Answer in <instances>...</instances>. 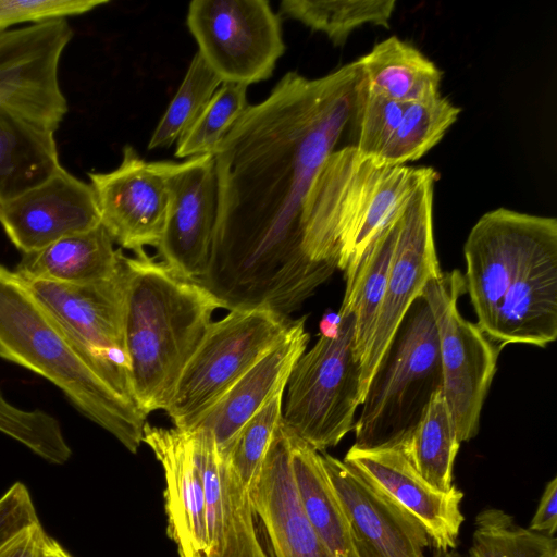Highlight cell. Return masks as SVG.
<instances>
[{
  "label": "cell",
  "mask_w": 557,
  "mask_h": 557,
  "mask_svg": "<svg viewBox=\"0 0 557 557\" xmlns=\"http://www.w3.org/2000/svg\"><path fill=\"white\" fill-rule=\"evenodd\" d=\"M358 61L322 77L286 73L212 151L216 218L197 281L224 309L289 318L336 268L309 259L302 213L311 185L355 116Z\"/></svg>",
  "instance_id": "obj_1"
},
{
  "label": "cell",
  "mask_w": 557,
  "mask_h": 557,
  "mask_svg": "<svg viewBox=\"0 0 557 557\" xmlns=\"http://www.w3.org/2000/svg\"><path fill=\"white\" fill-rule=\"evenodd\" d=\"M125 344L134 404L147 416L169 405L186 363L222 304L145 250L123 258Z\"/></svg>",
  "instance_id": "obj_2"
},
{
  "label": "cell",
  "mask_w": 557,
  "mask_h": 557,
  "mask_svg": "<svg viewBox=\"0 0 557 557\" xmlns=\"http://www.w3.org/2000/svg\"><path fill=\"white\" fill-rule=\"evenodd\" d=\"M0 358L51 382L82 414L137 453L146 416L90 368L25 281L1 263Z\"/></svg>",
  "instance_id": "obj_3"
},
{
  "label": "cell",
  "mask_w": 557,
  "mask_h": 557,
  "mask_svg": "<svg viewBox=\"0 0 557 557\" xmlns=\"http://www.w3.org/2000/svg\"><path fill=\"white\" fill-rule=\"evenodd\" d=\"M434 169L383 165L355 146L333 151L314 178L302 213L310 260L345 270Z\"/></svg>",
  "instance_id": "obj_4"
},
{
  "label": "cell",
  "mask_w": 557,
  "mask_h": 557,
  "mask_svg": "<svg viewBox=\"0 0 557 557\" xmlns=\"http://www.w3.org/2000/svg\"><path fill=\"white\" fill-rule=\"evenodd\" d=\"M434 319L423 296L410 306L382 359L355 420V445L375 447L406 437L442 388Z\"/></svg>",
  "instance_id": "obj_5"
},
{
  "label": "cell",
  "mask_w": 557,
  "mask_h": 557,
  "mask_svg": "<svg viewBox=\"0 0 557 557\" xmlns=\"http://www.w3.org/2000/svg\"><path fill=\"white\" fill-rule=\"evenodd\" d=\"M337 314L336 332L321 335L294 364L283 399V425L319 453L336 446L352 431L361 406L354 315Z\"/></svg>",
  "instance_id": "obj_6"
},
{
  "label": "cell",
  "mask_w": 557,
  "mask_h": 557,
  "mask_svg": "<svg viewBox=\"0 0 557 557\" xmlns=\"http://www.w3.org/2000/svg\"><path fill=\"white\" fill-rule=\"evenodd\" d=\"M292 321L264 308L234 309L212 321L165 408L174 428L189 431L284 336Z\"/></svg>",
  "instance_id": "obj_7"
},
{
  "label": "cell",
  "mask_w": 557,
  "mask_h": 557,
  "mask_svg": "<svg viewBox=\"0 0 557 557\" xmlns=\"http://www.w3.org/2000/svg\"><path fill=\"white\" fill-rule=\"evenodd\" d=\"M122 256L110 277L85 283L25 282L74 342L90 368L133 400L125 344V272ZM24 281V280H23Z\"/></svg>",
  "instance_id": "obj_8"
},
{
  "label": "cell",
  "mask_w": 557,
  "mask_h": 557,
  "mask_svg": "<svg viewBox=\"0 0 557 557\" xmlns=\"http://www.w3.org/2000/svg\"><path fill=\"white\" fill-rule=\"evenodd\" d=\"M465 292L463 275L454 270L432 278L422 294L437 332L442 392L461 443L479 432L499 351L475 323L460 314L457 302Z\"/></svg>",
  "instance_id": "obj_9"
},
{
  "label": "cell",
  "mask_w": 557,
  "mask_h": 557,
  "mask_svg": "<svg viewBox=\"0 0 557 557\" xmlns=\"http://www.w3.org/2000/svg\"><path fill=\"white\" fill-rule=\"evenodd\" d=\"M187 26L222 82L268 79L285 51L278 16L264 0L191 1Z\"/></svg>",
  "instance_id": "obj_10"
},
{
  "label": "cell",
  "mask_w": 557,
  "mask_h": 557,
  "mask_svg": "<svg viewBox=\"0 0 557 557\" xmlns=\"http://www.w3.org/2000/svg\"><path fill=\"white\" fill-rule=\"evenodd\" d=\"M438 173L422 181L398 211V232L372 338L360 366V403L413 301L441 274L433 232V197Z\"/></svg>",
  "instance_id": "obj_11"
},
{
  "label": "cell",
  "mask_w": 557,
  "mask_h": 557,
  "mask_svg": "<svg viewBox=\"0 0 557 557\" xmlns=\"http://www.w3.org/2000/svg\"><path fill=\"white\" fill-rule=\"evenodd\" d=\"M72 36L66 20L0 32V112L59 128L67 112L59 65Z\"/></svg>",
  "instance_id": "obj_12"
},
{
  "label": "cell",
  "mask_w": 557,
  "mask_h": 557,
  "mask_svg": "<svg viewBox=\"0 0 557 557\" xmlns=\"http://www.w3.org/2000/svg\"><path fill=\"white\" fill-rule=\"evenodd\" d=\"M178 162H148L129 145L120 165L88 173L100 223L114 243L140 252L158 247L170 205V177Z\"/></svg>",
  "instance_id": "obj_13"
},
{
  "label": "cell",
  "mask_w": 557,
  "mask_h": 557,
  "mask_svg": "<svg viewBox=\"0 0 557 557\" xmlns=\"http://www.w3.org/2000/svg\"><path fill=\"white\" fill-rule=\"evenodd\" d=\"M555 225V218L498 208L483 214L471 228L463 246V280L476 315L475 324L486 336L520 264Z\"/></svg>",
  "instance_id": "obj_14"
},
{
  "label": "cell",
  "mask_w": 557,
  "mask_h": 557,
  "mask_svg": "<svg viewBox=\"0 0 557 557\" xmlns=\"http://www.w3.org/2000/svg\"><path fill=\"white\" fill-rule=\"evenodd\" d=\"M343 461L412 516L435 548H456L465 521L460 508L463 493L456 486L443 492L423 479L401 441L375 447L354 444Z\"/></svg>",
  "instance_id": "obj_15"
},
{
  "label": "cell",
  "mask_w": 557,
  "mask_h": 557,
  "mask_svg": "<svg viewBox=\"0 0 557 557\" xmlns=\"http://www.w3.org/2000/svg\"><path fill=\"white\" fill-rule=\"evenodd\" d=\"M218 206L212 153L178 163L170 177V205L157 247L161 262L174 274L197 282L206 272Z\"/></svg>",
  "instance_id": "obj_16"
},
{
  "label": "cell",
  "mask_w": 557,
  "mask_h": 557,
  "mask_svg": "<svg viewBox=\"0 0 557 557\" xmlns=\"http://www.w3.org/2000/svg\"><path fill=\"white\" fill-rule=\"evenodd\" d=\"M348 520L357 557H426L422 525L343 460L320 453Z\"/></svg>",
  "instance_id": "obj_17"
},
{
  "label": "cell",
  "mask_w": 557,
  "mask_h": 557,
  "mask_svg": "<svg viewBox=\"0 0 557 557\" xmlns=\"http://www.w3.org/2000/svg\"><path fill=\"white\" fill-rule=\"evenodd\" d=\"M0 224L13 245L27 253L101 223L90 184L61 166L40 184L1 203Z\"/></svg>",
  "instance_id": "obj_18"
},
{
  "label": "cell",
  "mask_w": 557,
  "mask_h": 557,
  "mask_svg": "<svg viewBox=\"0 0 557 557\" xmlns=\"http://www.w3.org/2000/svg\"><path fill=\"white\" fill-rule=\"evenodd\" d=\"M488 338L545 347L557 337V225L520 264L497 308Z\"/></svg>",
  "instance_id": "obj_19"
},
{
  "label": "cell",
  "mask_w": 557,
  "mask_h": 557,
  "mask_svg": "<svg viewBox=\"0 0 557 557\" xmlns=\"http://www.w3.org/2000/svg\"><path fill=\"white\" fill-rule=\"evenodd\" d=\"M248 493L272 557H332L300 506L290 465V434L282 422Z\"/></svg>",
  "instance_id": "obj_20"
},
{
  "label": "cell",
  "mask_w": 557,
  "mask_h": 557,
  "mask_svg": "<svg viewBox=\"0 0 557 557\" xmlns=\"http://www.w3.org/2000/svg\"><path fill=\"white\" fill-rule=\"evenodd\" d=\"M189 433L206 491L208 557H272L248 490L219 454L212 434Z\"/></svg>",
  "instance_id": "obj_21"
},
{
  "label": "cell",
  "mask_w": 557,
  "mask_h": 557,
  "mask_svg": "<svg viewBox=\"0 0 557 557\" xmlns=\"http://www.w3.org/2000/svg\"><path fill=\"white\" fill-rule=\"evenodd\" d=\"M143 443L163 469L166 531L178 556L208 557L207 498L190 433L146 422Z\"/></svg>",
  "instance_id": "obj_22"
},
{
  "label": "cell",
  "mask_w": 557,
  "mask_h": 557,
  "mask_svg": "<svg viewBox=\"0 0 557 557\" xmlns=\"http://www.w3.org/2000/svg\"><path fill=\"white\" fill-rule=\"evenodd\" d=\"M305 325L306 317L293 320L284 336L202 413L189 431H209L216 448H225L252 416L274 395L285 391L292 369L310 339Z\"/></svg>",
  "instance_id": "obj_23"
},
{
  "label": "cell",
  "mask_w": 557,
  "mask_h": 557,
  "mask_svg": "<svg viewBox=\"0 0 557 557\" xmlns=\"http://www.w3.org/2000/svg\"><path fill=\"white\" fill-rule=\"evenodd\" d=\"M104 227L63 237L39 250L22 253L14 271L25 282L85 284L112 276L123 252Z\"/></svg>",
  "instance_id": "obj_24"
},
{
  "label": "cell",
  "mask_w": 557,
  "mask_h": 557,
  "mask_svg": "<svg viewBox=\"0 0 557 557\" xmlns=\"http://www.w3.org/2000/svg\"><path fill=\"white\" fill-rule=\"evenodd\" d=\"M289 434L295 487L308 522L332 557H357L348 520L321 454Z\"/></svg>",
  "instance_id": "obj_25"
},
{
  "label": "cell",
  "mask_w": 557,
  "mask_h": 557,
  "mask_svg": "<svg viewBox=\"0 0 557 557\" xmlns=\"http://www.w3.org/2000/svg\"><path fill=\"white\" fill-rule=\"evenodd\" d=\"M398 211L375 235L358 261L344 270L346 287L339 311L354 315V350L359 366L368 351L384 296L397 238Z\"/></svg>",
  "instance_id": "obj_26"
},
{
  "label": "cell",
  "mask_w": 557,
  "mask_h": 557,
  "mask_svg": "<svg viewBox=\"0 0 557 557\" xmlns=\"http://www.w3.org/2000/svg\"><path fill=\"white\" fill-rule=\"evenodd\" d=\"M357 61L362 85L370 94L400 103L440 95L442 72L418 49L395 36Z\"/></svg>",
  "instance_id": "obj_27"
},
{
  "label": "cell",
  "mask_w": 557,
  "mask_h": 557,
  "mask_svg": "<svg viewBox=\"0 0 557 557\" xmlns=\"http://www.w3.org/2000/svg\"><path fill=\"white\" fill-rule=\"evenodd\" d=\"M60 168L52 131L0 112V206Z\"/></svg>",
  "instance_id": "obj_28"
},
{
  "label": "cell",
  "mask_w": 557,
  "mask_h": 557,
  "mask_svg": "<svg viewBox=\"0 0 557 557\" xmlns=\"http://www.w3.org/2000/svg\"><path fill=\"white\" fill-rule=\"evenodd\" d=\"M401 442L423 479L443 492L455 486L454 465L461 442L442 388L432 395L419 422Z\"/></svg>",
  "instance_id": "obj_29"
},
{
  "label": "cell",
  "mask_w": 557,
  "mask_h": 557,
  "mask_svg": "<svg viewBox=\"0 0 557 557\" xmlns=\"http://www.w3.org/2000/svg\"><path fill=\"white\" fill-rule=\"evenodd\" d=\"M460 109L441 95L407 103L393 136L374 160L383 165H405L432 149L456 122Z\"/></svg>",
  "instance_id": "obj_30"
},
{
  "label": "cell",
  "mask_w": 557,
  "mask_h": 557,
  "mask_svg": "<svg viewBox=\"0 0 557 557\" xmlns=\"http://www.w3.org/2000/svg\"><path fill=\"white\" fill-rule=\"evenodd\" d=\"M395 4L394 0H284L280 14L342 45L354 29L364 24L387 27Z\"/></svg>",
  "instance_id": "obj_31"
},
{
  "label": "cell",
  "mask_w": 557,
  "mask_h": 557,
  "mask_svg": "<svg viewBox=\"0 0 557 557\" xmlns=\"http://www.w3.org/2000/svg\"><path fill=\"white\" fill-rule=\"evenodd\" d=\"M469 557H557V540L519 525L502 509L487 508L475 517Z\"/></svg>",
  "instance_id": "obj_32"
},
{
  "label": "cell",
  "mask_w": 557,
  "mask_h": 557,
  "mask_svg": "<svg viewBox=\"0 0 557 557\" xmlns=\"http://www.w3.org/2000/svg\"><path fill=\"white\" fill-rule=\"evenodd\" d=\"M222 79L197 52L174 98L148 144V149L165 148L178 141L195 123L222 85Z\"/></svg>",
  "instance_id": "obj_33"
},
{
  "label": "cell",
  "mask_w": 557,
  "mask_h": 557,
  "mask_svg": "<svg viewBox=\"0 0 557 557\" xmlns=\"http://www.w3.org/2000/svg\"><path fill=\"white\" fill-rule=\"evenodd\" d=\"M284 392L274 395L252 416L225 448H216L247 490L257 481L275 430L282 422Z\"/></svg>",
  "instance_id": "obj_34"
},
{
  "label": "cell",
  "mask_w": 557,
  "mask_h": 557,
  "mask_svg": "<svg viewBox=\"0 0 557 557\" xmlns=\"http://www.w3.org/2000/svg\"><path fill=\"white\" fill-rule=\"evenodd\" d=\"M247 87L223 82L195 123L177 141L175 157L189 159L212 153L228 127L248 107Z\"/></svg>",
  "instance_id": "obj_35"
},
{
  "label": "cell",
  "mask_w": 557,
  "mask_h": 557,
  "mask_svg": "<svg viewBox=\"0 0 557 557\" xmlns=\"http://www.w3.org/2000/svg\"><path fill=\"white\" fill-rule=\"evenodd\" d=\"M407 103L370 94L360 81L355 117L358 138L355 148L360 157L375 160L396 131Z\"/></svg>",
  "instance_id": "obj_36"
},
{
  "label": "cell",
  "mask_w": 557,
  "mask_h": 557,
  "mask_svg": "<svg viewBox=\"0 0 557 557\" xmlns=\"http://www.w3.org/2000/svg\"><path fill=\"white\" fill-rule=\"evenodd\" d=\"M106 3L107 0H0V32L26 22L66 20Z\"/></svg>",
  "instance_id": "obj_37"
},
{
  "label": "cell",
  "mask_w": 557,
  "mask_h": 557,
  "mask_svg": "<svg viewBox=\"0 0 557 557\" xmlns=\"http://www.w3.org/2000/svg\"><path fill=\"white\" fill-rule=\"evenodd\" d=\"M39 522L28 488L14 483L0 497V546L28 527Z\"/></svg>",
  "instance_id": "obj_38"
},
{
  "label": "cell",
  "mask_w": 557,
  "mask_h": 557,
  "mask_svg": "<svg viewBox=\"0 0 557 557\" xmlns=\"http://www.w3.org/2000/svg\"><path fill=\"white\" fill-rule=\"evenodd\" d=\"M50 539L37 522L1 545L0 557H46Z\"/></svg>",
  "instance_id": "obj_39"
},
{
  "label": "cell",
  "mask_w": 557,
  "mask_h": 557,
  "mask_svg": "<svg viewBox=\"0 0 557 557\" xmlns=\"http://www.w3.org/2000/svg\"><path fill=\"white\" fill-rule=\"evenodd\" d=\"M529 529L549 536H555L557 529V478L547 482L537 508L530 521Z\"/></svg>",
  "instance_id": "obj_40"
},
{
  "label": "cell",
  "mask_w": 557,
  "mask_h": 557,
  "mask_svg": "<svg viewBox=\"0 0 557 557\" xmlns=\"http://www.w3.org/2000/svg\"><path fill=\"white\" fill-rule=\"evenodd\" d=\"M46 557H72L55 540L50 539Z\"/></svg>",
  "instance_id": "obj_41"
},
{
  "label": "cell",
  "mask_w": 557,
  "mask_h": 557,
  "mask_svg": "<svg viewBox=\"0 0 557 557\" xmlns=\"http://www.w3.org/2000/svg\"><path fill=\"white\" fill-rule=\"evenodd\" d=\"M432 557H463L456 549L435 548Z\"/></svg>",
  "instance_id": "obj_42"
}]
</instances>
